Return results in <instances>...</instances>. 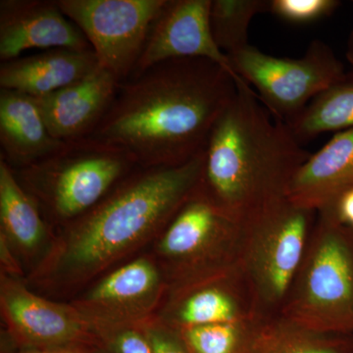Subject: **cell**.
<instances>
[{
  "instance_id": "obj_21",
  "label": "cell",
  "mask_w": 353,
  "mask_h": 353,
  "mask_svg": "<svg viewBox=\"0 0 353 353\" xmlns=\"http://www.w3.org/2000/svg\"><path fill=\"white\" fill-rule=\"evenodd\" d=\"M278 318L259 315L241 321L178 330L190 353H241L246 343L259 340Z\"/></svg>"
},
{
  "instance_id": "obj_20",
  "label": "cell",
  "mask_w": 353,
  "mask_h": 353,
  "mask_svg": "<svg viewBox=\"0 0 353 353\" xmlns=\"http://www.w3.org/2000/svg\"><path fill=\"white\" fill-rule=\"evenodd\" d=\"M303 143L324 132L353 128V69L313 99L299 116L285 124Z\"/></svg>"
},
{
  "instance_id": "obj_14",
  "label": "cell",
  "mask_w": 353,
  "mask_h": 353,
  "mask_svg": "<svg viewBox=\"0 0 353 353\" xmlns=\"http://www.w3.org/2000/svg\"><path fill=\"white\" fill-rule=\"evenodd\" d=\"M92 50L83 32L50 0L0 1V60L30 50Z\"/></svg>"
},
{
  "instance_id": "obj_8",
  "label": "cell",
  "mask_w": 353,
  "mask_h": 353,
  "mask_svg": "<svg viewBox=\"0 0 353 353\" xmlns=\"http://www.w3.org/2000/svg\"><path fill=\"white\" fill-rule=\"evenodd\" d=\"M228 57L234 73L257 90L265 108L285 124L345 74L331 46L320 39L311 41L299 58L273 57L250 44Z\"/></svg>"
},
{
  "instance_id": "obj_12",
  "label": "cell",
  "mask_w": 353,
  "mask_h": 353,
  "mask_svg": "<svg viewBox=\"0 0 353 353\" xmlns=\"http://www.w3.org/2000/svg\"><path fill=\"white\" fill-rule=\"evenodd\" d=\"M210 7L211 0H167L131 77L168 60L204 58L222 66L236 83L243 82L232 68L229 57L215 43L209 19Z\"/></svg>"
},
{
  "instance_id": "obj_27",
  "label": "cell",
  "mask_w": 353,
  "mask_h": 353,
  "mask_svg": "<svg viewBox=\"0 0 353 353\" xmlns=\"http://www.w3.org/2000/svg\"><path fill=\"white\" fill-rule=\"evenodd\" d=\"M0 273L23 280H25L27 276V272L19 257L2 234H0Z\"/></svg>"
},
{
  "instance_id": "obj_30",
  "label": "cell",
  "mask_w": 353,
  "mask_h": 353,
  "mask_svg": "<svg viewBox=\"0 0 353 353\" xmlns=\"http://www.w3.org/2000/svg\"><path fill=\"white\" fill-rule=\"evenodd\" d=\"M347 59L350 64L352 65L353 69V29L352 32H350V39H348L347 41Z\"/></svg>"
},
{
  "instance_id": "obj_28",
  "label": "cell",
  "mask_w": 353,
  "mask_h": 353,
  "mask_svg": "<svg viewBox=\"0 0 353 353\" xmlns=\"http://www.w3.org/2000/svg\"><path fill=\"white\" fill-rule=\"evenodd\" d=\"M334 208L341 224L353 229V188L340 197Z\"/></svg>"
},
{
  "instance_id": "obj_5",
  "label": "cell",
  "mask_w": 353,
  "mask_h": 353,
  "mask_svg": "<svg viewBox=\"0 0 353 353\" xmlns=\"http://www.w3.org/2000/svg\"><path fill=\"white\" fill-rule=\"evenodd\" d=\"M139 167L120 146L88 137L25 168L12 169L53 230L77 219Z\"/></svg>"
},
{
  "instance_id": "obj_7",
  "label": "cell",
  "mask_w": 353,
  "mask_h": 353,
  "mask_svg": "<svg viewBox=\"0 0 353 353\" xmlns=\"http://www.w3.org/2000/svg\"><path fill=\"white\" fill-rule=\"evenodd\" d=\"M316 213L287 199L243 225L240 269L262 314L280 316L305 254Z\"/></svg>"
},
{
  "instance_id": "obj_26",
  "label": "cell",
  "mask_w": 353,
  "mask_h": 353,
  "mask_svg": "<svg viewBox=\"0 0 353 353\" xmlns=\"http://www.w3.org/2000/svg\"><path fill=\"white\" fill-rule=\"evenodd\" d=\"M152 353H190L178 330L162 321L158 316L141 323Z\"/></svg>"
},
{
  "instance_id": "obj_16",
  "label": "cell",
  "mask_w": 353,
  "mask_h": 353,
  "mask_svg": "<svg viewBox=\"0 0 353 353\" xmlns=\"http://www.w3.org/2000/svg\"><path fill=\"white\" fill-rule=\"evenodd\" d=\"M353 188V128L336 132L296 172L287 190L294 205L321 212Z\"/></svg>"
},
{
  "instance_id": "obj_25",
  "label": "cell",
  "mask_w": 353,
  "mask_h": 353,
  "mask_svg": "<svg viewBox=\"0 0 353 353\" xmlns=\"http://www.w3.org/2000/svg\"><path fill=\"white\" fill-rule=\"evenodd\" d=\"M340 6L338 0H272L269 12L292 24H309L328 17Z\"/></svg>"
},
{
  "instance_id": "obj_11",
  "label": "cell",
  "mask_w": 353,
  "mask_h": 353,
  "mask_svg": "<svg viewBox=\"0 0 353 353\" xmlns=\"http://www.w3.org/2000/svg\"><path fill=\"white\" fill-rule=\"evenodd\" d=\"M167 292L163 272L148 252L108 271L69 301L94 327L141 324L158 315Z\"/></svg>"
},
{
  "instance_id": "obj_6",
  "label": "cell",
  "mask_w": 353,
  "mask_h": 353,
  "mask_svg": "<svg viewBox=\"0 0 353 353\" xmlns=\"http://www.w3.org/2000/svg\"><path fill=\"white\" fill-rule=\"evenodd\" d=\"M243 241V225L199 183L150 252L163 272L169 292L240 269Z\"/></svg>"
},
{
  "instance_id": "obj_23",
  "label": "cell",
  "mask_w": 353,
  "mask_h": 353,
  "mask_svg": "<svg viewBox=\"0 0 353 353\" xmlns=\"http://www.w3.org/2000/svg\"><path fill=\"white\" fill-rule=\"evenodd\" d=\"M315 334L292 328L280 319L269 353H353V336L317 339Z\"/></svg>"
},
{
  "instance_id": "obj_3",
  "label": "cell",
  "mask_w": 353,
  "mask_h": 353,
  "mask_svg": "<svg viewBox=\"0 0 353 353\" xmlns=\"http://www.w3.org/2000/svg\"><path fill=\"white\" fill-rule=\"evenodd\" d=\"M310 155L243 81L211 132L199 183L245 225L287 199L292 176Z\"/></svg>"
},
{
  "instance_id": "obj_2",
  "label": "cell",
  "mask_w": 353,
  "mask_h": 353,
  "mask_svg": "<svg viewBox=\"0 0 353 353\" xmlns=\"http://www.w3.org/2000/svg\"><path fill=\"white\" fill-rule=\"evenodd\" d=\"M236 81L204 58L154 65L120 83L92 138L124 148L141 167H175L205 150Z\"/></svg>"
},
{
  "instance_id": "obj_29",
  "label": "cell",
  "mask_w": 353,
  "mask_h": 353,
  "mask_svg": "<svg viewBox=\"0 0 353 353\" xmlns=\"http://www.w3.org/2000/svg\"><path fill=\"white\" fill-rule=\"evenodd\" d=\"M12 353H99L97 348L92 345H71V347H60L41 348V350H20Z\"/></svg>"
},
{
  "instance_id": "obj_10",
  "label": "cell",
  "mask_w": 353,
  "mask_h": 353,
  "mask_svg": "<svg viewBox=\"0 0 353 353\" xmlns=\"http://www.w3.org/2000/svg\"><path fill=\"white\" fill-rule=\"evenodd\" d=\"M0 313L4 348L10 352L97 345L94 325L70 301H53L23 279L0 273Z\"/></svg>"
},
{
  "instance_id": "obj_17",
  "label": "cell",
  "mask_w": 353,
  "mask_h": 353,
  "mask_svg": "<svg viewBox=\"0 0 353 353\" xmlns=\"http://www.w3.org/2000/svg\"><path fill=\"white\" fill-rule=\"evenodd\" d=\"M0 234L10 243L27 275L46 256L54 240V230L44 219L36 202L18 182L12 168L2 159H0Z\"/></svg>"
},
{
  "instance_id": "obj_1",
  "label": "cell",
  "mask_w": 353,
  "mask_h": 353,
  "mask_svg": "<svg viewBox=\"0 0 353 353\" xmlns=\"http://www.w3.org/2000/svg\"><path fill=\"white\" fill-rule=\"evenodd\" d=\"M205 150L175 167H137L87 213L54 230L25 282L43 296L80 294L152 246L201 182Z\"/></svg>"
},
{
  "instance_id": "obj_24",
  "label": "cell",
  "mask_w": 353,
  "mask_h": 353,
  "mask_svg": "<svg viewBox=\"0 0 353 353\" xmlns=\"http://www.w3.org/2000/svg\"><path fill=\"white\" fill-rule=\"evenodd\" d=\"M99 353H152L141 324L94 326Z\"/></svg>"
},
{
  "instance_id": "obj_4",
  "label": "cell",
  "mask_w": 353,
  "mask_h": 353,
  "mask_svg": "<svg viewBox=\"0 0 353 353\" xmlns=\"http://www.w3.org/2000/svg\"><path fill=\"white\" fill-rule=\"evenodd\" d=\"M279 318L309 333L353 336V229L334 208L318 212Z\"/></svg>"
},
{
  "instance_id": "obj_22",
  "label": "cell",
  "mask_w": 353,
  "mask_h": 353,
  "mask_svg": "<svg viewBox=\"0 0 353 353\" xmlns=\"http://www.w3.org/2000/svg\"><path fill=\"white\" fill-rule=\"evenodd\" d=\"M269 10L270 1L267 0H211L209 19L218 48L230 55L250 46V23Z\"/></svg>"
},
{
  "instance_id": "obj_13",
  "label": "cell",
  "mask_w": 353,
  "mask_h": 353,
  "mask_svg": "<svg viewBox=\"0 0 353 353\" xmlns=\"http://www.w3.org/2000/svg\"><path fill=\"white\" fill-rule=\"evenodd\" d=\"M260 313L241 269L167 292L158 317L176 330L250 319Z\"/></svg>"
},
{
  "instance_id": "obj_19",
  "label": "cell",
  "mask_w": 353,
  "mask_h": 353,
  "mask_svg": "<svg viewBox=\"0 0 353 353\" xmlns=\"http://www.w3.org/2000/svg\"><path fill=\"white\" fill-rule=\"evenodd\" d=\"M66 141L51 136L30 95L0 90V159L11 168H25L57 152Z\"/></svg>"
},
{
  "instance_id": "obj_15",
  "label": "cell",
  "mask_w": 353,
  "mask_h": 353,
  "mask_svg": "<svg viewBox=\"0 0 353 353\" xmlns=\"http://www.w3.org/2000/svg\"><path fill=\"white\" fill-rule=\"evenodd\" d=\"M120 81L99 67L83 80L43 97H32L51 136L61 141L90 137L115 99Z\"/></svg>"
},
{
  "instance_id": "obj_18",
  "label": "cell",
  "mask_w": 353,
  "mask_h": 353,
  "mask_svg": "<svg viewBox=\"0 0 353 353\" xmlns=\"http://www.w3.org/2000/svg\"><path fill=\"white\" fill-rule=\"evenodd\" d=\"M92 50L54 48L0 65V88L43 97L83 80L99 68Z\"/></svg>"
},
{
  "instance_id": "obj_9",
  "label": "cell",
  "mask_w": 353,
  "mask_h": 353,
  "mask_svg": "<svg viewBox=\"0 0 353 353\" xmlns=\"http://www.w3.org/2000/svg\"><path fill=\"white\" fill-rule=\"evenodd\" d=\"M167 0H57L83 32L99 66L121 83L134 73Z\"/></svg>"
}]
</instances>
